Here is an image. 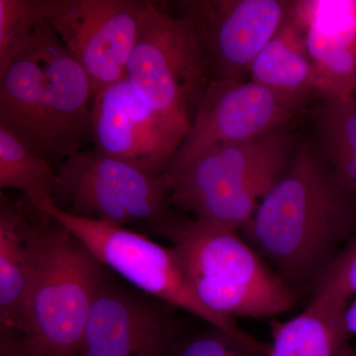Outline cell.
<instances>
[{
	"mask_svg": "<svg viewBox=\"0 0 356 356\" xmlns=\"http://www.w3.org/2000/svg\"><path fill=\"white\" fill-rule=\"evenodd\" d=\"M243 233L288 284H315L356 235V203L317 146L304 143Z\"/></svg>",
	"mask_w": 356,
	"mask_h": 356,
	"instance_id": "6da1fadb",
	"label": "cell"
},
{
	"mask_svg": "<svg viewBox=\"0 0 356 356\" xmlns=\"http://www.w3.org/2000/svg\"><path fill=\"white\" fill-rule=\"evenodd\" d=\"M95 99L88 74L44 20L0 76V126L51 163L92 139Z\"/></svg>",
	"mask_w": 356,
	"mask_h": 356,
	"instance_id": "7a4b0ae2",
	"label": "cell"
},
{
	"mask_svg": "<svg viewBox=\"0 0 356 356\" xmlns=\"http://www.w3.org/2000/svg\"><path fill=\"white\" fill-rule=\"evenodd\" d=\"M147 229L170 242L194 292L218 315L271 318L296 305L294 288L266 266L238 229L172 213Z\"/></svg>",
	"mask_w": 356,
	"mask_h": 356,
	"instance_id": "3957f363",
	"label": "cell"
},
{
	"mask_svg": "<svg viewBox=\"0 0 356 356\" xmlns=\"http://www.w3.org/2000/svg\"><path fill=\"white\" fill-rule=\"evenodd\" d=\"M31 332L39 356H77L105 266L76 236L31 207Z\"/></svg>",
	"mask_w": 356,
	"mask_h": 356,
	"instance_id": "277c9868",
	"label": "cell"
},
{
	"mask_svg": "<svg viewBox=\"0 0 356 356\" xmlns=\"http://www.w3.org/2000/svg\"><path fill=\"white\" fill-rule=\"evenodd\" d=\"M290 146L291 138L280 129L247 142L211 147L163 172L170 204L197 219L243 229L259 199L286 168Z\"/></svg>",
	"mask_w": 356,
	"mask_h": 356,
	"instance_id": "5b68a950",
	"label": "cell"
},
{
	"mask_svg": "<svg viewBox=\"0 0 356 356\" xmlns=\"http://www.w3.org/2000/svg\"><path fill=\"white\" fill-rule=\"evenodd\" d=\"M126 79L136 95L185 139L211 81L191 21L147 1Z\"/></svg>",
	"mask_w": 356,
	"mask_h": 356,
	"instance_id": "8992f818",
	"label": "cell"
},
{
	"mask_svg": "<svg viewBox=\"0 0 356 356\" xmlns=\"http://www.w3.org/2000/svg\"><path fill=\"white\" fill-rule=\"evenodd\" d=\"M32 208L48 215L76 236L98 261L136 289L195 316L255 350H268L269 344L257 341L235 321L222 317L204 305L172 248L159 245L125 227L70 214L54 201Z\"/></svg>",
	"mask_w": 356,
	"mask_h": 356,
	"instance_id": "52a82bcc",
	"label": "cell"
},
{
	"mask_svg": "<svg viewBox=\"0 0 356 356\" xmlns=\"http://www.w3.org/2000/svg\"><path fill=\"white\" fill-rule=\"evenodd\" d=\"M54 201L70 214L122 227L142 222L149 228L172 213L163 173L151 175L95 149L60 163Z\"/></svg>",
	"mask_w": 356,
	"mask_h": 356,
	"instance_id": "ba28073f",
	"label": "cell"
},
{
	"mask_svg": "<svg viewBox=\"0 0 356 356\" xmlns=\"http://www.w3.org/2000/svg\"><path fill=\"white\" fill-rule=\"evenodd\" d=\"M147 1L44 0V19L88 74L93 96L126 79Z\"/></svg>",
	"mask_w": 356,
	"mask_h": 356,
	"instance_id": "9c48e42d",
	"label": "cell"
},
{
	"mask_svg": "<svg viewBox=\"0 0 356 356\" xmlns=\"http://www.w3.org/2000/svg\"><path fill=\"white\" fill-rule=\"evenodd\" d=\"M173 309L105 270L77 356H168L179 334Z\"/></svg>",
	"mask_w": 356,
	"mask_h": 356,
	"instance_id": "30bf717a",
	"label": "cell"
},
{
	"mask_svg": "<svg viewBox=\"0 0 356 356\" xmlns=\"http://www.w3.org/2000/svg\"><path fill=\"white\" fill-rule=\"evenodd\" d=\"M290 1L192 0L181 13L198 33L211 79L243 81L257 56L286 19Z\"/></svg>",
	"mask_w": 356,
	"mask_h": 356,
	"instance_id": "8fae6325",
	"label": "cell"
},
{
	"mask_svg": "<svg viewBox=\"0 0 356 356\" xmlns=\"http://www.w3.org/2000/svg\"><path fill=\"white\" fill-rule=\"evenodd\" d=\"M300 111L254 81L211 79L191 131L165 172L186 165L211 147L247 142L280 130Z\"/></svg>",
	"mask_w": 356,
	"mask_h": 356,
	"instance_id": "7c38bea8",
	"label": "cell"
},
{
	"mask_svg": "<svg viewBox=\"0 0 356 356\" xmlns=\"http://www.w3.org/2000/svg\"><path fill=\"white\" fill-rule=\"evenodd\" d=\"M92 140L96 151L151 173L165 172L184 138L143 102L127 79L95 95Z\"/></svg>",
	"mask_w": 356,
	"mask_h": 356,
	"instance_id": "4fadbf2b",
	"label": "cell"
},
{
	"mask_svg": "<svg viewBox=\"0 0 356 356\" xmlns=\"http://www.w3.org/2000/svg\"><path fill=\"white\" fill-rule=\"evenodd\" d=\"M290 15L303 30L318 97L336 99L356 90V1L291 2Z\"/></svg>",
	"mask_w": 356,
	"mask_h": 356,
	"instance_id": "5bb4252c",
	"label": "cell"
},
{
	"mask_svg": "<svg viewBox=\"0 0 356 356\" xmlns=\"http://www.w3.org/2000/svg\"><path fill=\"white\" fill-rule=\"evenodd\" d=\"M34 273L31 207L0 196V329L31 332L30 296Z\"/></svg>",
	"mask_w": 356,
	"mask_h": 356,
	"instance_id": "9a60e30c",
	"label": "cell"
},
{
	"mask_svg": "<svg viewBox=\"0 0 356 356\" xmlns=\"http://www.w3.org/2000/svg\"><path fill=\"white\" fill-rule=\"evenodd\" d=\"M250 74L252 81L295 108L302 109L311 97L318 96L305 35L290 15V9L280 29L254 58Z\"/></svg>",
	"mask_w": 356,
	"mask_h": 356,
	"instance_id": "2e32d148",
	"label": "cell"
},
{
	"mask_svg": "<svg viewBox=\"0 0 356 356\" xmlns=\"http://www.w3.org/2000/svg\"><path fill=\"white\" fill-rule=\"evenodd\" d=\"M350 302L313 292L297 317L273 325V343L266 356H350L344 313Z\"/></svg>",
	"mask_w": 356,
	"mask_h": 356,
	"instance_id": "e0dca14e",
	"label": "cell"
},
{
	"mask_svg": "<svg viewBox=\"0 0 356 356\" xmlns=\"http://www.w3.org/2000/svg\"><path fill=\"white\" fill-rule=\"evenodd\" d=\"M312 118L316 146L356 203V98L322 99Z\"/></svg>",
	"mask_w": 356,
	"mask_h": 356,
	"instance_id": "ac0fdd59",
	"label": "cell"
},
{
	"mask_svg": "<svg viewBox=\"0 0 356 356\" xmlns=\"http://www.w3.org/2000/svg\"><path fill=\"white\" fill-rule=\"evenodd\" d=\"M57 178L58 172L47 159L0 126V188L22 192L25 202L36 207L54 201Z\"/></svg>",
	"mask_w": 356,
	"mask_h": 356,
	"instance_id": "d6986e66",
	"label": "cell"
},
{
	"mask_svg": "<svg viewBox=\"0 0 356 356\" xmlns=\"http://www.w3.org/2000/svg\"><path fill=\"white\" fill-rule=\"evenodd\" d=\"M44 20V0H0V76L27 49Z\"/></svg>",
	"mask_w": 356,
	"mask_h": 356,
	"instance_id": "ffe728a7",
	"label": "cell"
},
{
	"mask_svg": "<svg viewBox=\"0 0 356 356\" xmlns=\"http://www.w3.org/2000/svg\"><path fill=\"white\" fill-rule=\"evenodd\" d=\"M240 344L243 343L211 325L206 331L177 339L168 356H232Z\"/></svg>",
	"mask_w": 356,
	"mask_h": 356,
	"instance_id": "44dd1931",
	"label": "cell"
},
{
	"mask_svg": "<svg viewBox=\"0 0 356 356\" xmlns=\"http://www.w3.org/2000/svg\"><path fill=\"white\" fill-rule=\"evenodd\" d=\"M0 356H39L33 350L27 337L19 332L1 329Z\"/></svg>",
	"mask_w": 356,
	"mask_h": 356,
	"instance_id": "7402d4cb",
	"label": "cell"
},
{
	"mask_svg": "<svg viewBox=\"0 0 356 356\" xmlns=\"http://www.w3.org/2000/svg\"><path fill=\"white\" fill-rule=\"evenodd\" d=\"M344 324L348 332L356 334V298L348 304L344 313Z\"/></svg>",
	"mask_w": 356,
	"mask_h": 356,
	"instance_id": "603a6c76",
	"label": "cell"
},
{
	"mask_svg": "<svg viewBox=\"0 0 356 356\" xmlns=\"http://www.w3.org/2000/svg\"><path fill=\"white\" fill-rule=\"evenodd\" d=\"M267 353H261V351L255 350L254 348H248V346H243V344H240V346L236 348V350L234 351L233 355L232 356H266Z\"/></svg>",
	"mask_w": 356,
	"mask_h": 356,
	"instance_id": "cb8c5ba5",
	"label": "cell"
},
{
	"mask_svg": "<svg viewBox=\"0 0 356 356\" xmlns=\"http://www.w3.org/2000/svg\"><path fill=\"white\" fill-rule=\"evenodd\" d=\"M350 356H356V353H353V355H350Z\"/></svg>",
	"mask_w": 356,
	"mask_h": 356,
	"instance_id": "d4e9b609",
	"label": "cell"
}]
</instances>
